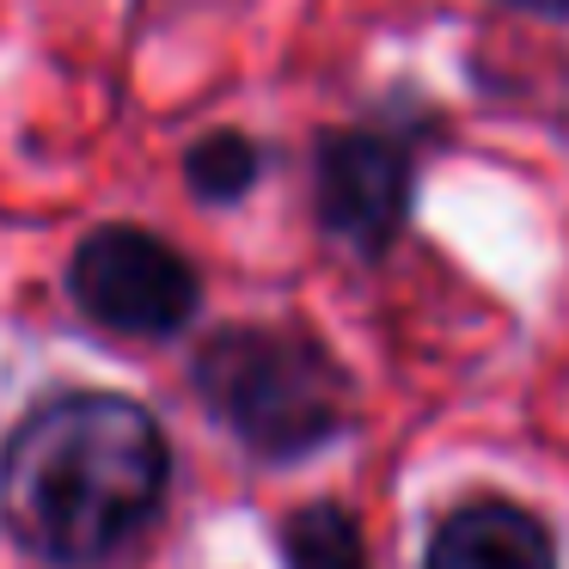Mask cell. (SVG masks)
Returning a JSON list of instances; mask_svg holds the SVG:
<instances>
[{"label":"cell","mask_w":569,"mask_h":569,"mask_svg":"<svg viewBox=\"0 0 569 569\" xmlns=\"http://www.w3.org/2000/svg\"><path fill=\"white\" fill-rule=\"evenodd\" d=\"M197 398L246 453L307 459L349 422V373L295 325H221L197 349Z\"/></svg>","instance_id":"obj_2"},{"label":"cell","mask_w":569,"mask_h":569,"mask_svg":"<svg viewBox=\"0 0 569 569\" xmlns=\"http://www.w3.org/2000/svg\"><path fill=\"white\" fill-rule=\"evenodd\" d=\"M520 13H539V19H569V0H508Z\"/></svg>","instance_id":"obj_8"},{"label":"cell","mask_w":569,"mask_h":569,"mask_svg":"<svg viewBox=\"0 0 569 569\" xmlns=\"http://www.w3.org/2000/svg\"><path fill=\"white\" fill-rule=\"evenodd\" d=\"M172 447L123 392H56L0 441V532L38 563H104L160 520Z\"/></svg>","instance_id":"obj_1"},{"label":"cell","mask_w":569,"mask_h":569,"mask_svg":"<svg viewBox=\"0 0 569 569\" xmlns=\"http://www.w3.org/2000/svg\"><path fill=\"white\" fill-rule=\"evenodd\" d=\"M282 563L288 569H368L361 520L343 502H312L288 515L282 527Z\"/></svg>","instance_id":"obj_6"},{"label":"cell","mask_w":569,"mask_h":569,"mask_svg":"<svg viewBox=\"0 0 569 569\" xmlns=\"http://www.w3.org/2000/svg\"><path fill=\"white\" fill-rule=\"evenodd\" d=\"M422 569H557V539L532 508L471 496L435 527Z\"/></svg>","instance_id":"obj_5"},{"label":"cell","mask_w":569,"mask_h":569,"mask_svg":"<svg viewBox=\"0 0 569 569\" xmlns=\"http://www.w3.org/2000/svg\"><path fill=\"white\" fill-rule=\"evenodd\" d=\"M417 197V166L410 148L380 129H325L312 148V209L319 227L361 251L380 258L410 221Z\"/></svg>","instance_id":"obj_4"},{"label":"cell","mask_w":569,"mask_h":569,"mask_svg":"<svg viewBox=\"0 0 569 569\" xmlns=\"http://www.w3.org/2000/svg\"><path fill=\"white\" fill-rule=\"evenodd\" d=\"M258 172H263V153H258V141L239 136V129H209V136L184 153V184H190V197L209 202V209L239 202L258 184Z\"/></svg>","instance_id":"obj_7"},{"label":"cell","mask_w":569,"mask_h":569,"mask_svg":"<svg viewBox=\"0 0 569 569\" xmlns=\"http://www.w3.org/2000/svg\"><path fill=\"white\" fill-rule=\"evenodd\" d=\"M68 295L92 325L117 337H172L190 325L202 300V282L178 246H166L148 227H99L74 246Z\"/></svg>","instance_id":"obj_3"}]
</instances>
